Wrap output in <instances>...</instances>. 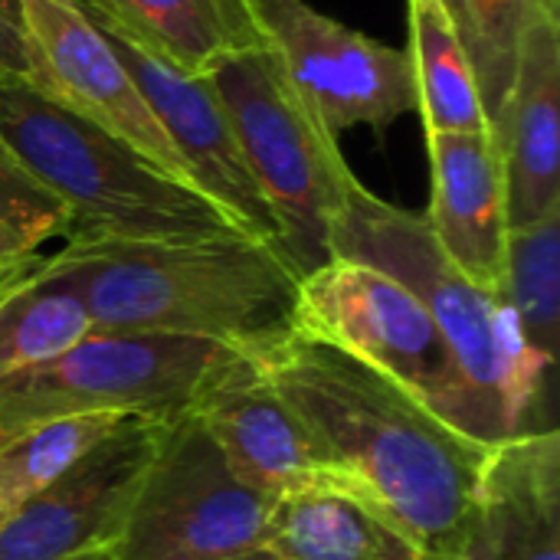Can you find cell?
<instances>
[{
  "label": "cell",
  "instance_id": "cell-18",
  "mask_svg": "<svg viewBox=\"0 0 560 560\" xmlns=\"http://www.w3.org/2000/svg\"><path fill=\"white\" fill-rule=\"evenodd\" d=\"M92 328L82 295L43 256L0 289V381L43 364Z\"/></svg>",
  "mask_w": 560,
  "mask_h": 560
},
{
  "label": "cell",
  "instance_id": "cell-32",
  "mask_svg": "<svg viewBox=\"0 0 560 560\" xmlns=\"http://www.w3.org/2000/svg\"><path fill=\"white\" fill-rule=\"evenodd\" d=\"M79 3H89V0H79Z\"/></svg>",
  "mask_w": 560,
  "mask_h": 560
},
{
  "label": "cell",
  "instance_id": "cell-25",
  "mask_svg": "<svg viewBox=\"0 0 560 560\" xmlns=\"http://www.w3.org/2000/svg\"><path fill=\"white\" fill-rule=\"evenodd\" d=\"M0 75L33 79V49L16 20L0 10Z\"/></svg>",
  "mask_w": 560,
  "mask_h": 560
},
{
  "label": "cell",
  "instance_id": "cell-12",
  "mask_svg": "<svg viewBox=\"0 0 560 560\" xmlns=\"http://www.w3.org/2000/svg\"><path fill=\"white\" fill-rule=\"evenodd\" d=\"M16 10L33 49V85L92 125L128 141L177 180L194 184L167 131L151 115L105 36L82 13L79 0H16Z\"/></svg>",
  "mask_w": 560,
  "mask_h": 560
},
{
  "label": "cell",
  "instance_id": "cell-23",
  "mask_svg": "<svg viewBox=\"0 0 560 560\" xmlns=\"http://www.w3.org/2000/svg\"><path fill=\"white\" fill-rule=\"evenodd\" d=\"M535 13H538L535 0H459L456 33L469 52L472 75L489 121L512 85L518 46Z\"/></svg>",
  "mask_w": 560,
  "mask_h": 560
},
{
  "label": "cell",
  "instance_id": "cell-3",
  "mask_svg": "<svg viewBox=\"0 0 560 560\" xmlns=\"http://www.w3.org/2000/svg\"><path fill=\"white\" fill-rule=\"evenodd\" d=\"M328 243L331 259L374 266L423 302L463 371L489 446L522 433H541L538 413H545V423L555 427V377L528 354L499 292L469 282L453 266L427 217L371 194L351 171L331 217Z\"/></svg>",
  "mask_w": 560,
  "mask_h": 560
},
{
  "label": "cell",
  "instance_id": "cell-5",
  "mask_svg": "<svg viewBox=\"0 0 560 560\" xmlns=\"http://www.w3.org/2000/svg\"><path fill=\"white\" fill-rule=\"evenodd\" d=\"M203 75L217 89L243 158L279 223V249L289 266L302 279L331 262V217L351 174L338 138L299 98L262 36L233 46Z\"/></svg>",
  "mask_w": 560,
  "mask_h": 560
},
{
  "label": "cell",
  "instance_id": "cell-14",
  "mask_svg": "<svg viewBox=\"0 0 560 560\" xmlns=\"http://www.w3.org/2000/svg\"><path fill=\"white\" fill-rule=\"evenodd\" d=\"M489 128L505 180L509 230L560 210V20L538 10L528 23L512 85Z\"/></svg>",
  "mask_w": 560,
  "mask_h": 560
},
{
  "label": "cell",
  "instance_id": "cell-22",
  "mask_svg": "<svg viewBox=\"0 0 560 560\" xmlns=\"http://www.w3.org/2000/svg\"><path fill=\"white\" fill-rule=\"evenodd\" d=\"M171 62L203 75L233 46L259 36L240 0H108Z\"/></svg>",
  "mask_w": 560,
  "mask_h": 560
},
{
  "label": "cell",
  "instance_id": "cell-31",
  "mask_svg": "<svg viewBox=\"0 0 560 560\" xmlns=\"http://www.w3.org/2000/svg\"><path fill=\"white\" fill-rule=\"evenodd\" d=\"M233 560H276V558H269L266 551H256V555H246V558H233Z\"/></svg>",
  "mask_w": 560,
  "mask_h": 560
},
{
  "label": "cell",
  "instance_id": "cell-27",
  "mask_svg": "<svg viewBox=\"0 0 560 560\" xmlns=\"http://www.w3.org/2000/svg\"><path fill=\"white\" fill-rule=\"evenodd\" d=\"M535 3H538V10H541V13H548V16L560 20V0H535Z\"/></svg>",
  "mask_w": 560,
  "mask_h": 560
},
{
  "label": "cell",
  "instance_id": "cell-10",
  "mask_svg": "<svg viewBox=\"0 0 560 560\" xmlns=\"http://www.w3.org/2000/svg\"><path fill=\"white\" fill-rule=\"evenodd\" d=\"M128 69L158 125L190 171L194 184L249 236L279 246V223L243 158L230 115L207 75L171 62L128 16L108 0L79 3Z\"/></svg>",
  "mask_w": 560,
  "mask_h": 560
},
{
  "label": "cell",
  "instance_id": "cell-24",
  "mask_svg": "<svg viewBox=\"0 0 560 560\" xmlns=\"http://www.w3.org/2000/svg\"><path fill=\"white\" fill-rule=\"evenodd\" d=\"M0 220L23 230L36 246L66 236L69 213L62 200L46 190L13 154V148L0 138Z\"/></svg>",
  "mask_w": 560,
  "mask_h": 560
},
{
  "label": "cell",
  "instance_id": "cell-20",
  "mask_svg": "<svg viewBox=\"0 0 560 560\" xmlns=\"http://www.w3.org/2000/svg\"><path fill=\"white\" fill-rule=\"evenodd\" d=\"M499 299L509 305L528 354L555 377L560 348V210L509 230Z\"/></svg>",
  "mask_w": 560,
  "mask_h": 560
},
{
  "label": "cell",
  "instance_id": "cell-16",
  "mask_svg": "<svg viewBox=\"0 0 560 560\" xmlns=\"http://www.w3.org/2000/svg\"><path fill=\"white\" fill-rule=\"evenodd\" d=\"M433 197L427 223L476 285L499 292L505 266V180L492 131H430Z\"/></svg>",
  "mask_w": 560,
  "mask_h": 560
},
{
  "label": "cell",
  "instance_id": "cell-9",
  "mask_svg": "<svg viewBox=\"0 0 560 560\" xmlns=\"http://www.w3.org/2000/svg\"><path fill=\"white\" fill-rule=\"evenodd\" d=\"M269 43L299 98L331 138L354 125L384 131L417 112V79L407 49L371 39L308 0H240Z\"/></svg>",
  "mask_w": 560,
  "mask_h": 560
},
{
  "label": "cell",
  "instance_id": "cell-11",
  "mask_svg": "<svg viewBox=\"0 0 560 560\" xmlns=\"http://www.w3.org/2000/svg\"><path fill=\"white\" fill-rule=\"evenodd\" d=\"M161 420L131 417L0 522V560H72L112 548L154 459Z\"/></svg>",
  "mask_w": 560,
  "mask_h": 560
},
{
  "label": "cell",
  "instance_id": "cell-2",
  "mask_svg": "<svg viewBox=\"0 0 560 560\" xmlns=\"http://www.w3.org/2000/svg\"><path fill=\"white\" fill-rule=\"evenodd\" d=\"M43 259L82 295L95 331L203 338L240 354L295 331L299 272L249 233L82 240Z\"/></svg>",
  "mask_w": 560,
  "mask_h": 560
},
{
  "label": "cell",
  "instance_id": "cell-29",
  "mask_svg": "<svg viewBox=\"0 0 560 560\" xmlns=\"http://www.w3.org/2000/svg\"><path fill=\"white\" fill-rule=\"evenodd\" d=\"M0 10L10 16V20H16L20 23V10H16V0H0Z\"/></svg>",
  "mask_w": 560,
  "mask_h": 560
},
{
  "label": "cell",
  "instance_id": "cell-30",
  "mask_svg": "<svg viewBox=\"0 0 560 560\" xmlns=\"http://www.w3.org/2000/svg\"><path fill=\"white\" fill-rule=\"evenodd\" d=\"M72 560H112V548H102V551H92V555H82V558Z\"/></svg>",
  "mask_w": 560,
  "mask_h": 560
},
{
  "label": "cell",
  "instance_id": "cell-33",
  "mask_svg": "<svg viewBox=\"0 0 560 560\" xmlns=\"http://www.w3.org/2000/svg\"><path fill=\"white\" fill-rule=\"evenodd\" d=\"M0 79H3V75H0Z\"/></svg>",
  "mask_w": 560,
  "mask_h": 560
},
{
  "label": "cell",
  "instance_id": "cell-17",
  "mask_svg": "<svg viewBox=\"0 0 560 560\" xmlns=\"http://www.w3.org/2000/svg\"><path fill=\"white\" fill-rule=\"evenodd\" d=\"M259 551L276 560H443L348 482L276 499Z\"/></svg>",
  "mask_w": 560,
  "mask_h": 560
},
{
  "label": "cell",
  "instance_id": "cell-4",
  "mask_svg": "<svg viewBox=\"0 0 560 560\" xmlns=\"http://www.w3.org/2000/svg\"><path fill=\"white\" fill-rule=\"evenodd\" d=\"M0 138L62 200L66 243L243 233L203 190L177 180L30 79H0Z\"/></svg>",
  "mask_w": 560,
  "mask_h": 560
},
{
  "label": "cell",
  "instance_id": "cell-26",
  "mask_svg": "<svg viewBox=\"0 0 560 560\" xmlns=\"http://www.w3.org/2000/svg\"><path fill=\"white\" fill-rule=\"evenodd\" d=\"M33 262H36V243L23 230L0 220V289L20 272H26Z\"/></svg>",
  "mask_w": 560,
  "mask_h": 560
},
{
  "label": "cell",
  "instance_id": "cell-6",
  "mask_svg": "<svg viewBox=\"0 0 560 560\" xmlns=\"http://www.w3.org/2000/svg\"><path fill=\"white\" fill-rule=\"evenodd\" d=\"M295 328L371 364L466 440L486 443L463 371L423 302L387 272L331 259L299 279Z\"/></svg>",
  "mask_w": 560,
  "mask_h": 560
},
{
  "label": "cell",
  "instance_id": "cell-8",
  "mask_svg": "<svg viewBox=\"0 0 560 560\" xmlns=\"http://www.w3.org/2000/svg\"><path fill=\"white\" fill-rule=\"evenodd\" d=\"M276 499L246 486L200 427L180 413L161 427L112 560H233L262 548Z\"/></svg>",
  "mask_w": 560,
  "mask_h": 560
},
{
  "label": "cell",
  "instance_id": "cell-28",
  "mask_svg": "<svg viewBox=\"0 0 560 560\" xmlns=\"http://www.w3.org/2000/svg\"><path fill=\"white\" fill-rule=\"evenodd\" d=\"M443 7H446V13H450V20L456 23V30H459V0H440Z\"/></svg>",
  "mask_w": 560,
  "mask_h": 560
},
{
  "label": "cell",
  "instance_id": "cell-21",
  "mask_svg": "<svg viewBox=\"0 0 560 560\" xmlns=\"http://www.w3.org/2000/svg\"><path fill=\"white\" fill-rule=\"evenodd\" d=\"M121 413H79L23 427L0 440V522L105 443Z\"/></svg>",
  "mask_w": 560,
  "mask_h": 560
},
{
  "label": "cell",
  "instance_id": "cell-1",
  "mask_svg": "<svg viewBox=\"0 0 560 560\" xmlns=\"http://www.w3.org/2000/svg\"><path fill=\"white\" fill-rule=\"evenodd\" d=\"M249 358L338 482L377 502L436 558L459 560L486 446L371 364L299 328Z\"/></svg>",
  "mask_w": 560,
  "mask_h": 560
},
{
  "label": "cell",
  "instance_id": "cell-19",
  "mask_svg": "<svg viewBox=\"0 0 560 560\" xmlns=\"http://www.w3.org/2000/svg\"><path fill=\"white\" fill-rule=\"evenodd\" d=\"M417 112L430 131H492L469 52L440 0H410Z\"/></svg>",
  "mask_w": 560,
  "mask_h": 560
},
{
  "label": "cell",
  "instance_id": "cell-13",
  "mask_svg": "<svg viewBox=\"0 0 560 560\" xmlns=\"http://www.w3.org/2000/svg\"><path fill=\"white\" fill-rule=\"evenodd\" d=\"M187 413L213 436L230 469L269 499L338 482L318 459L299 417L249 354L233 351L220 361Z\"/></svg>",
  "mask_w": 560,
  "mask_h": 560
},
{
  "label": "cell",
  "instance_id": "cell-15",
  "mask_svg": "<svg viewBox=\"0 0 560 560\" xmlns=\"http://www.w3.org/2000/svg\"><path fill=\"white\" fill-rule=\"evenodd\" d=\"M459 560H560V433L486 450Z\"/></svg>",
  "mask_w": 560,
  "mask_h": 560
},
{
  "label": "cell",
  "instance_id": "cell-7",
  "mask_svg": "<svg viewBox=\"0 0 560 560\" xmlns=\"http://www.w3.org/2000/svg\"><path fill=\"white\" fill-rule=\"evenodd\" d=\"M233 348L135 331H89L62 354L0 381V440L56 417L121 413L174 420Z\"/></svg>",
  "mask_w": 560,
  "mask_h": 560
}]
</instances>
